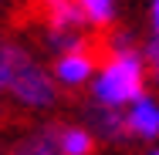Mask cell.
I'll list each match as a JSON object with an SVG mask.
<instances>
[{
    "instance_id": "15",
    "label": "cell",
    "mask_w": 159,
    "mask_h": 155,
    "mask_svg": "<svg viewBox=\"0 0 159 155\" xmlns=\"http://www.w3.org/2000/svg\"><path fill=\"white\" fill-rule=\"evenodd\" d=\"M146 155H159V142H156V145H149V152H146Z\"/></svg>"
},
{
    "instance_id": "13",
    "label": "cell",
    "mask_w": 159,
    "mask_h": 155,
    "mask_svg": "<svg viewBox=\"0 0 159 155\" xmlns=\"http://www.w3.org/2000/svg\"><path fill=\"white\" fill-rule=\"evenodd\" d=\"M149 67H152V84L159 88V58H156V61H149Z\"/></svg>"
},
{
    "instance_id": "1",
    "label": "cell",
    "mask_w": 159,
    "mask_h": 155,
    "mask_svg": "<svg viewBox=\"0 0 159 155\" xmlns=\"http://www.w3.org/2000/svg\"><path fill=\"white\" fill-rule=\"evenodd\" d=\"M149 78L152 67L146 51L132 47H112L105 61H98V71L88 84V94L95 105L108 108H125L129 101H135L142 91H149Z\"/></svg>"
},
{
    "instance_id": "11",
    "label": "cell",
    "mask_w": 159,
    "mask_h": 155,
    "mask_svg": "<svg viewBox=\"0 0 159 155\" xmlns=\"http://www.w3.org/2000/svg\"><path fill=\"white\" fill-rule=\"evenodd\" d=\"M44 14H48V27H64V31H68V27H88L78 0H61L58 7H51V10H44Z\"/></svg>"
},
{
    "instance_id": "9",
    "label": "cell",
    "mask_w": 159,
    "mask_h": 155,
    "mask_svg": "<svg viewBox=\"0 0 159 155\" xmlns=\"http://www.w3.org/2000/svg\"><path fill=\"white\" fill-rule=\"evenodd\" d=\"M24 54H27L24 44H14V41H3V37H0V94L10 91L14 71H17V64L24 61Z\"/></svg>"
},
{
    "instance_id": "2",
    "label": "cell",
    "mask_w": 159,
    "mask_h": 155,
    "mask_svg": "<svg viewBox=\"0 0 159 155\" xmlns=\"http://www.w3.org/2000/svg\"><path fill=\"white\" fill-rule=\"evenodd\" d=\"M7 98H10L17 108L31 111V115H44V111H51V108L58 105L61 84L54 81L51 67H44V64L27 51L24 61L17 64V71H14V81H10Z\"/></svg>"
},
{
    "instance_id": "7",
    "label": "cell",
    "mask_w": 159,
    "mask_h": 155,
    "mask_svg": "<svg viewBox=\"0 0 159 155\" xmlns=\"http://www.w3.org/2000/svg\"><path fill=\"white\" fill-rule=\"evenodd\" d=\"M58 138L64 155H95L98 145V135L88 125H58Z\"/></svg>"
},
{
    "instance_id": "6",
    "label": "cell",
    "mask_w": 159,
    "mask_h": 155,
    "mask_svg": "<svg viewBox=\"0 0 159 155\" xmlns=\"http://www.w3.org/2000/svg\"><path fill=\"white\" fill-rule=\"evenodd\" d=\"M10 155H64L61 138H58V125H37L27 135L17 138V145L10 149Z\"/></svg>"
},
{
    "instance_id": "8",
    "label": "cell",
    "mask_w": 159,
    "mask_h": 155,
    "mask_svg": "<svg viewBox=\"0 0 159 155\" xmlns=\"http://www.w3.org/2000/svg\"><path fill=\"white\" fill-rule=\"evenodd\" d=\"M78 7L85 14V24L95 31H105L119 20V0H78Z\"/></svg>"
},
{
    "instance_id": "5",
    "label": "cell",
    "mask_w": 159,
    "mask_h": 155,
    "mask_svg": "<svg viewBox=\"0 0 159 155\" xmlns=\"http://www.w3.org/2000/svg\"><path fill=\"white\" fill-rule=\"evenodd\" d=\"M88 128L98 135V142H108V145H119L129 138L125 128V108H108V105H88Z\"/></svg>"
},
{
    "instance_id": "4",
    "label": "cell",
    "mask_w": 159,
    "mask_h": 155,
    "mask_svg": "<svg viewBox=\"0 0 159 155\" xmlns=\"http://www.w3.org/2000/svg\"><path fill=\"white\" fill-rule=\"evenodd\" d=\"M125 128H129V138L156 145L159 142V94L142 91L135 101H129L125 105Z\"/></svg>"
},
{
    "instance_id": "14",
    "label": "cell",
    "mask_w": 159,
    "mask_h": 155,
    "mask_svg": "<svg viewBox=\"0 0 159 155\" xmlns=\"http://www.w3.org/2000/svg\"><path fill=\"white\" fill-rule=\"evenodd\" d=\"M37 3H41V10H51V7H58L61 0H37Z\"/></svg>"
},
{
    "instance_id": "12",
    "label": "cell",
    "mask_w": 159,
    "mask_h": 155,
    "mask_svg": "<svg viewBox=\"0 0 159 155\" xmlns=\"http://www.w3.org/2000/svg\"><path fill=\"white\" fill-rule=\"evenodd\" d=\"M149 27H152V34L159 37V0L149 3Z\"/></svg>"
},
{
    "instance_id": "3",
    "label": "cell",
    "mask_w": 159,
    "mask_h": 155,
    "mask_svg": "<svg viewBox=\"0 0 159 155\" xmlns=\"http://www.w3.org/2000/svg\"><path fill=\"white\" fill-rule=\"evenodd\" d=\"M95 71H98V58L88 47H75V51L54 54V64H51V74H54V81L61 84L64 91L88 88L92 78H95Z\"/></svg>"
},
{
    "instance_id": "10",
    "label": "cell",
    "mask_w": 159,
    "mask_h": 155,
    "mask_svg": "<svg viewBox=\"0 0 159 155\" xmlns=\"http://www.w3.org/2000/svg\"><path fill=\"white\" fill-rule=\"evenodd\" d=\"M44 44H48L51 54H64V51H75V47H88L81 27H68V31H64V27H48Z\"/></svg>"
}]
</instances>
